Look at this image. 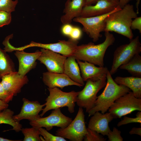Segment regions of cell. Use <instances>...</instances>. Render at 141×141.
Segmentation results:
<instances>
[{
	"instance_id": "29",
	"label": "cell",
	"mask_w": 141,
	"mask_h": 141,
	"mask_svg": "<svg viewBox=\"0 0 141 141\" xmlns=\"http://www.w3.org/2000/svg\"><path fill=\"white\" fill-rule=\"evenodd\" d=\"M87 133L85 136V141H105L106 139L96 132L87 128Z\"/></svg>"
},
{
	"instance_id": "19",
	"label": "cell",
	"mask_w": 141,
	"mask_h": 141,
	"mask_svg": "<svg viewBox=\"0 0 141 141\" xmlns=\"http://www.w3.org/2000/svg\"><path fill=\"white\" fill-rule=\"evenodd\" d=\"M84 81L88 79L93 81L98 80L106 76L109 71L106 67L96 66L95 65L86 61L77 60Z\"/></svg>"
},
{
	"instance_id": "7",
	"label": "cell",
	"mask_w": 141,
	"mask_h": 141,
	"mask_svg": "<svg viewBox=\"0 0 141 141\" xmlns=\"http://www.w3.org/2000/svg\"><path fill=\"white\" fill-rule=\"evenodd\" d=\"M87 133L83 110L79 107L74 120L66 127L58 129L55 134L71 141H82Z\"/></svg>"
},
{
	"instance_id": "15",
	"label": "cell",
	"mask_w": 141,
	"mask_h": 141,
	"mask_svg": "<svg viewBox=\"0 0 141 141\" xmlns=\"http://www.w3.org/2000/svg\"><path fill=\"white\" fill-rule=\"evenodd\" d=\"M22 100L23 104L20 112L13 116L16 121L20 122L23 119L31 121L41 117L39 114L45 106V103L41 104L37 101H31L25 98Z\"/></svg>"
},
{
	"instance_id": "9",
	"label": "cell",
	"mask_w": 141,
	"mask_h": 141,
	"mask_svg": "<svg viewBox=\"0 0 141 141\" xmlns=\"http://www.w3.org/2000/svg\"><path fill=\"white\" fill-rule=\"evenodd\" d=\"M108 110L114 119L121 118L136 110L141 111V98L136 97L130 91L116 99Z\"/></svg>"
},
{
	"instance_id": "28",
	"label": "cell",
	"mask_w": 141,
	"mask_h": 141,
	"mask_svg": "<svg viewBox=\"0 0 141 141\" xmlns=\"http://www.w3.org/2000/svg\"><path fill=\"white\" fill-rule=\"evenodd\" d=\"M18 3V0H0V10L11 13L15 10Z\"/></svg>"
},
{
	"instance_id": "3",
	"label": "cell",
	"mask_w": 141,
	"mask_h": 141,
	"mask_svg": "<svg viewBox=\"0 0 141 141\" xmlns=\"http://www.w3.org/2000/svg\"><path fill=\"white\" fill-rule=\"evenodd\" d=\"M111 75L109 70L106 76L105 88L97 96L93 107L88 113L89 116L97 111H100L103 114L105 113L116 99L130 91L127 87L116 83Z\"/></svg>"
},
{
	"instance_id": "8",
	"label": "cell",
	"mask_w": 141,
	"mask_h": 141,
	"mask_svg": "<svg viewBox=\"0 0 141 141\" xmlns=\"http://www.w3.org/2000/svg\"><path fill=\"white\" fill-rule=\"evenodd\" d=\"M120 8H121L119 5L113 11L106 14L89 17H79L74 18L73 20L81 24L83 26L82 31L88 35L93 42H96L102 37L101 33L104 31L106 18L110 14Z\"/></svg>"
},
{
	"instance_id": "38",
	"label": "cell",
	"mask_w": 141,
	"mask_h": 141,
	"mask_svg": "<svg viewBox=\"0 0 141 141\" xmlns=\"http://www.w3.org/2000/svg\"><path fill=\"white\" fill-rule=\"evenodd\" d=\"M8 103L0 99V113L4 109L8 108Z\"/></svg>"
},
{
	"instance_id": "25",
	"label": "cell",
	"mask_w": 141,
	"mask_h": 141,
	"mask_svg": "<svg viewBox=\"0 0 141 141\" xmlns=\"http://www.w3.org/2000/svg\"><path fill=\"white\" fill-rule=\"evenodd\" d=\"M14 113L10 109L7 108L0 113V124H6L11 126L14 130L16 132L20 131L22 126L20 122L16 121L13 118Z\"/></svg>"
},
{
	"instance_id": "26",
	"label": "cell",
	"mask_w": 141,
	"mask_h": 141,
	"mask_svg": "<svg viewBox=\"0 0 141 141\" xmlns=\"http://www.w3.org/2000/svg\"><path fill=\"white\" fill-rule=\"evenodd\" d=\"M21 131L24 136V141H42L39 128H23Z\"/></svg>"
},
{
	"instance_id": "4",
	"label": "cell",
	"mask_w": 141,
	"mask_h": 141,
	"mask_svg": "<svg viewBox=\"0 0 141 141\" xmlns=\"http://www.w3.org/2000/svg\"><path fill=\"white\" fill-rule=\"evenodd\" d=\"M48 89L49 94L45 99V107L40 115L41 117L50 110L64 107H67L70 113L74 112L75 103L79 92L72 91L69 92H64L57 87Z\"/></svg>"
},
{
	"instance_id": "6",
	"label": "cell",
	"mask_w": 141,
	"mask_h": 141,
	"mask_svg": "<svg viewBox=\"0 0 141 141\" xmlns=\"http://www.w3.org/2000/svg\"><path fill=\"white\" fill-rule=\"evenodd\" d=\"M141 52V44L138 36L130 40L128 43L118 47L114 52L112 65L109 71L111 75L115 74L120 66Z\"/></svg>"
},
{
	"instance_id": "37",
	"label": "cell",
	"mask_w": 141,
	"mask_h": 141,
	"mask_svg": "<svg viewBox=\"0 0 141 141\" xmlns=\"http://www.w3.org/2000/svg\"><path fill=\"white\" fill-rule=\"evenodd\" d=\"M129 133L131 135L137 134L141 136V128L133 127L130 131Z\"/></svg>"
},
{
	"instance_id": "21",
	"label": "cell",
	"mask_w": 141,
	"mask_h": 141,
	"mask_svg": "<svg viewBox=\"0 0 141 141\" xmlns=\"http://www.w3.org/2000/svg\"><path fill=\"white\" fill-rule=\"evenodd\" d=\"M75 58L73 56L67 57L64 65L63 73L71 80L83 86L84 85L80 73V69Z\"/></svg>"
},
{
	"instance_id": "40",
	"label": "cell",
	"mask_w": 141,
	"mask_h": 141,
	"mask_svg": "<svg viewBox=\"0 0 141 141\" xmlns=\"http://www.w3.org/2000/svg\"><path fill=\"white\" fill-rule=\"evenodd\" d=\"M99 0H85V6L91 5L96 3Z\"/></svg>"
},
{
	"instance_id": "2",
	"label": "cell",
	"mask_w": 141,
	"mask_h": 141,
	"mask_svg": "<svg viewBox=\"0 0 141 141\" xmlns=\"http://www.w3.org/2000/svg\"><path fill=\"white\" fill-rule=\"evenodd\" d=\"M105 39L101 43L95 45L94 43L78 45L73 55L76 60L85 61L99 67L104 66V58L108 48L113 44L115 40L112 34L105 32Z\"/></svg>"
},
{
	"instance_id": "5",
	"label": "cell",
	"mask_w": 141,
	"mask_h": 141,
	"mask_svg": "<svg viewBox=\"0 0 141 141\" xmlns=\"http://www.w3.org/2000/svg\"><path fill=\"white\" fill-rule=\"evenodd\" d=\"M106 76L96 81L87 80L83 89L79 92L76 103L79 107L85 108L86 113H88L93 107L98 93L105 87Z\"/></svg>"
},
{
	"instance_id": "42",
	"label": "cell",
	"mask_w": 141,
	"mask_h": 141,
	"mask_svg": "<svg viewBox=\"0 0 141 141\" xmlns=\"http://www.w3.org/2000/svg\"><path fill=\"white\" fill-rule=\"evenodd\" d=\"M137 2L136 4V6L137 8V13L138 14L139 13V5L140 3V0H136Z\"/></svg>"
},
{
	"instance_id": "36",
	"label": "cell",
	"mask_w": 141,
	"mask_h": 141,
	"mask_svg": "<svg viewBox=\"0 0 141 141\" xmlns=\"http://www.w3.org/2000/svg\"><path fill=\"white\" fill-rule=\"evenodd\" d=\"M73 26L70 24H63L61 29L62 34L65 36L69 37L72 32Z\"/></svg>"
},
{
	"instance_id": "11",
	"label": "cell",
	"mask_w": 141,
	"mask_h": 141,
	"mask_svg": "<svg viewBox=\"0 0 141 141\" xmlns=\"http://www.w3.org/2000/svg\"><path fill=\"white\" fill-rule=\"evenodd\" d=\"M78 40L69 38L68 40H60L57 43L44 44L32 41L29 44L21 47L17 48L19 50L31 47H36L50 50L64 56L67 57L73 55L77 46Z\"/></svg>"
},
{
	"instance_id": "23",
	"label": "cell",
	"mask_w": 141,
	"mask_h": 141,
	"mask_svg": "<svg viewBox=\"0 0 141 141\" xmlns=\"http://www.w3.org/2000/svg\"><path fill=\"white\" fill-rule=\"evenodd\" d=\"M119 68L127 70L132 76L141 77V56L139 54L136 55Z\"/></svg>"
},
{
	"instance_id": "43",
	"label": "cell",
	"mask_w": 141,
	"mask_h": 141,
	"mask_svg": "<svg viewBox=\"0 0 141 141\" xmlns=\"http://www.w3.org/2000/svg\"><path fill=\"white\" fill-rule=\"evenodd\" d=\"M116 0V1H119V0Z\"/></svg>"
},
{
	"instance_id": "27",
	"label": "cell",
	"mask_w": 141,
	"mask_h": 141,
	"mask_svg": "<svg viewBox=\"0 0 141 141\" xmlns=\"http://www.w3.org/2000/svg\"><path fill=\"white\" fill-rule=\"evenodd\" d=\"M42 141H66L64 138L58 136H54L48 132L46 129L40 127L39 128Z\"/></svg>"
},
{
	"instance_id": "16",
	"label": "cell",
	"mask_w": 141,
	"mask_h": 141,
	"mask_svg": "<svg viewBox=\"0 0 141 141\" xmlns=\"http://www.w3.org/2000/svg\"><path fill=\"white\" fill-rule=\"evenodd\" d=\"M92 116L87 128L103 136H107L111 130L109 124L114 119L113 116L109 112L103 114L99 111H96Z\"/></svg>"
},
{
	"instance_id": "32",
	"label": "cell",
	"mask_w": 141,
	"mask_h": 141,
	"mask_svg": "<svg viewBox=\"0 0 141 141\" xmlns=\"http://www.w3.org/2000/svg\"><path fill=\"white\" fill-rule=\"evenodd\" d=\"M11 20V13L0 10V28L9 24Z\"/></svg>"
},
{
	"instance_id": "14",
	"label": "cell",
	"mask_w": 141,
	"mask_h": 141,
	"mask_svg": "<svg viewBox=\"0 0 141 141\" xmlns=\"http://www.w3.org/2000/svg\"><path fill=\"white\" fill-rule=\"evenodd\" d=\"M119 5L117 1L99 0L94 5L84 6L80 17H86L103 15L113 11Z\"/></svg>"
},
{
	"instance_id": "30",
	"label": "cell",
	"mask_w": 141,
	"mask_h": 141,
	"mask_svg": "<svg viewBox=\"0 0 141 141\" xmlns=\"http://www.w3.org/2000/svg\"><path fill=\"white\" fill-rule=\"evenodd\" d=\"M133 123H141V112L139 111L136 114L135 118H130L126 116H124L123 119L118 122L117 124L118 127L122 125Z\"/></svg>"
},
{
	"instance_id": "17",
	"label": "cell",
	"mask_w": 141,
	"mask_h": 141,
	"mask_svg": "<svg viewBox=\"0 0 141 141\" xmlns=\"http://www.w3.org/2000/svg\"><path fill=\"white\" fill-rule=\"evenodd\" d=\"M41 52L37 51L33 53H27L24 50H16L14 54L18 59L19 68L18 73L24 76L36 65V61L41 55Z\"/></svg>"
},
{
	"instance_id": "10",
	"label": "cell",
	"mask_w": 141,
	"mask_h": 141,
	"mask_svg": "<svg viewBox=\"0 0 141 141\" xmlns=\"http://www.w3.org/2000/svg\"><path fill=\"white\" fill-rule=\"evenodd\" d=\"M51 114L45 117H40L30 121L32 126L38 128L45 127L49 131L53 127L64 128L67 126L72 121V119L67 116L61 112L60 108L53 109Z\"/></svg>"
},
{
	"instance_id": "20",
	"label": "cell",
	"mask_w": 141,
	"mask_h": 141,
	"mask_svg": "<svg viewBox=\"0 0 141 141\" xmlns=\"http://www.w3.org/2000/svg\"><path fill=\"white\" fill-rule=\"evenodd\" d=\"M85 4V0H67L63 10L64 14L60 18L61 22L70 24L74 18L80 17Z\"/></svg>"
},
{
	"instance_id": "13",
	"label": "cell",
	"mask_w": 141,
	"mask_h": 141,
	"mask_svg": "<svg viewBox=\"0 0 141 141\" xmlns=\"http://www.w3.org/2000/svg\"><path fill=\"white\" fill-rule=\"evenodd\" d=\"M1 79V83L4 90L13 97L20 92L22 87L28 82L26 75L22 76L16 71L4 75Z\"/></svg>"
},
{
	"instance_id": "33",
	"label": "cell",
	"mask_w": 141,
	"mask_h": 141,
	"mask_svg": "<svg viewBox=\"0 0 141 141\" xmlns=\"http://www.w3.org/2000/svg\"><path fill=\"white\" fill-rule=\"evenodd\" d=\"M82 31L79 27L74 26L70 35L69 38L76 40H78L82 37Z\"/></svg>"
},
{
	"instance_id": "34",
	"label": "cell",
	"mask_w": 141,
	"mask_h": 141,
	"mask_svg": "<svg viewBox=\"0 0 141 141\" xmlns=\"http://www.w3.org/2000/svg\"><path fill=\"white\" fill-rule=\"evenodd\" d=\"M13 97V96L10 95L5 91L0 82V99L8 103L12 101Z\"/></svg>"
},
{
	"instance_id": "41",
	"label": "cell",
	"mask_w": 141,
	"mask_h": 141,
	"mask_svg": "<svg viewBox=\"0 0 141 141\" xmlns=\"http://www.w3.org/2000/svg\"><path fill=\"white\" fill-rule=\"evenodd\" d=\"M20 140H13L9 139L6 138H4L3 137H0V141H20Z\"/></svg>"
},
{
	"instance_id": "39",
	"label": "cell",
	"mask_w": 141,
	"mask_h": 141,
	"mask_svg": "<svg viewBox=\"0 0 141 141\" xmlns=\"http://www.w3.org/2000/svg\"><path fill=\"white\" fill-rule=\"evenodd\" d=\"M133 0H119V5L122 8Z\"/></svg>"
},
{
	"instance_id": "31",
	"label": "cell",
	"mask_w": 141,
	"mask_h": 141,
	"mask_svg": "<svg viewBox=\"0 0 141 141\" xmlns=\"http://www.w3.org/2000/svg\"><path fill=\"white\" fill-rule=\"evenodd\" d=\"M121 131L115 127L113 128L112 131L108 133V141H122L123 138L121 135Z\"/></svg>"
},
{
	"instance_id": "1",
	"label": "cell",
	"mask_w": 141,
	"mask_h": 141,
	"mask_svg": "<svg viewBox=\"0 0 141 141\" xmlns=\"http://www.w3.org/2000/svg\"><path fill=\"white\" fill-rule=\"evenodd\" d=\"M137 17L138 14L133 5L128 3L107 17L105 20L104 32H114L131 40L134 36L131 28V23L133 19Z\"/></svg>"
},
{
	"instance_id": "24",
	"label": "cell",
	"mask_w": 141,
	"mask_h": 141,
	"mask_svg": "<svg viewBox=\"0 0 141 141\" xmlns=\"http://www.w3.org/2000/svg\"><path fill=\"white\" fill-rule=\"evenodd\" d=\"M15 71L14 62L6 52L0 47V79Z\"/></svg>"
},
{
	"instance_id": "35",
	"label": "cell",
	"mask_w": 141,
	"mask_h": 141,
	"mask_svg": "<svg viewBox=\"0 0 141 141\" xmlns=\"http://www.w3.org/2000/svg\"><path fill=\"white\" fill-rule=\"evenodd\" d=\"M133 20L131 24V28L132 30H138L141 33V17H137Z\"/></svg>"
},
{
	"instance_id": "22",
	"label": "cell",
	"mask_w": 141,
	"mask_h": 141,
	"mask_svg": "<svg viewBox=\"0 0 141 141\" xmlns=\"http://www.w3.org/2000/svg\"><path fill=\"white\" fill-rule=\"evenodd\" d=\"M114 80L117 84L131 90L136 97L141 98V77L117 76Z\"/></svg>"
},
{
	"instance_id": "18",
	"label": "cell",
	"mask_w": 141,
	"mask_h": 141,
	"mask_svg": "<svg viewBox=\"0 0 141 141\" xmlns=\"http://www.w3.org/2000/svg\"><path fill=\"white\" fill-rule=\"evenodd\" d=\"M42 80L44 84L49 88L56 87L63 89L64 87L72 85L79 87L82 85L74 81L66 74L48 71L43 73Z\"/></svg>"
},
{
	"instance_id": "12",
	"label": "cell",
	"mask_w": 141,
	"mask_h": 141,
	"mask_svg": "<svg viewBox=\"0 0 141 141\" xmlns=\"http://www.w3.org/2000/svg\"><path fill=\"white\" fill-rule=\"evenodd\" d=\"M38 60L46 67L48 71L63 73L65 61L67 57L50 50L42 48Z\"/></svg>"
}]
</instances>
